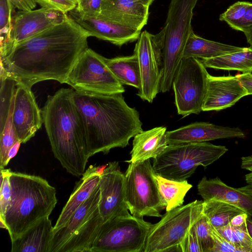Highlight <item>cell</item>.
Instances as JSON below:
<instances>
[{"mask_svg": "<svg viewBox=\"0 0 252 252\" xmlns=\"http://www.w3.org/2000/svg\"><path fill=\"white\" fill-rule=\"evenodd\" d=\"M245 48L203 38L192 31L186 42L183 58L210 59L241 51Z\"/></svg>", "mask_w": 252, "mask_h": 252, "instance_id": "obj_25", "label": "cell"}, {"mask_svg": "<svg viewBox=\"0 0 252 252\" xmlns=\"http://www.w3.org/2000/svg\"><path fill=\"white\" fill-rule=\"evenodd\" d=\"M248 217L246 213L239 214L234 217L229 223L234 226H240L245 223Z\"/></svg>", "mask_w": 252, "mask_h": 252, "instance_id": "obj_48", "label": "cell"}, {"mask_svg": "<svg viewBox=\"0 0 252 252\" xmlns=\"http://www.w3.org/2000/svg\"><path fill=\"white\" fill-rule=\"evenodd\" d=\"M16 83L11 78H0V129L6 119Z\"/></svg>", "mask_w": 252, "mask_h": 252, "instance_id": "obj_34", "label": "cell"}, {"mask_svg": "<svg viewBox=\"0 0 252 252\" xmlns=\"http://www.w3.org/2000/svg\"><path fill=\"white\" fill-rule=\"evenodd\" d=\"M198 193L204 200L214 198L234 205L252 217V196L228 186L218 177H204L197 185Z\"/></svg>", "mask_w": 252, "mask_h": 252, "instance_id": "obj_20", "label": "cell"}, {"mask_svg": "<svg viewBox=\"0 0 252 252\" xmlns=\"http://www.w3.org/2000/svg\"><path fill=\"white\" fill-rule=\"evenodd\" d=\"M138 0V1L143 3V4L150 6V5L153 3V2L154 0Z\"/></svg>", "mask_w": 252, "mask_h": 252, "instance_id": "obj_51", "label": "cell"}, {"mask_svg": "<svg viewBox=\"0 0 252 252\" xmlns=\"http://www.w3.org/2000/svg\"><path fill=\"white\" fill-rule=\"evenodd\" d=\"M106 165L107 164L98 166L91 165L85 171L84 173L82 175V178H87L95 175L100 176L102 174Z\"/></svg>", "mask_w": 252, "mask_h": 252, "instance_id": "obj_46", "label": "cell"}, {"mask_svg": "<svg viewBox=\"0 0 252 252\" xmlns=\"http://www.w3.org/2000/svg\"><path fill=\"white\" fill-rule=\"evenodd\" d=\"M100 176L95 175L87 178H81L76 183L53 227V233L64 226L75 210L90 197L98 186Z\"/></svg>", "mask_w": 252, "mask_h": 252, "instance_id": "obj_26", "label": "cell"}, {"mask_svg": "<svg viewBox=\"0 0 252 252\" xmlns=\"http://www.w3.org/2000/svg\"><path fill=\"white\" fill-rule=\"evenodd\" d=\"M152 224L132 215L103 224L92 252H143Z\"/></svg>", "mask_w": 252, "mask_h": 252, "instance_id": "obj_9", "label": "cell"}, {"mask_svg": "<svg viewBox=\"0 0 252 252\" xmlns=\"http://www.w3.org/2000/svg\"><path fill=\"white\" fill-rule=\"evenodd\" d=\"M139 65L141 87L137 95L144 101H153L160 92L163 62L159 33L154 35L146 31L141 32L135 46Z\"/></svg>", "mask_w": 252, "mask_h": 252, "instance_id": "obj_12", "label": "cell"}, {"mask_svg": "<svg viewBox=\"0 0 252 252\" xmlns=\"http://www.w3.org/2000/svg\"><path fill=\"white\" fill-rule=\"evenodd\" d=\"M73 91L62 88L48 95L41 111L54 157L67 172L79 177L84 173L89 157Z\"/></svg>", "mask_w": 252, "mask_h": 252, "instance_id": "obj_3", "label": "cell"}, {"mask_svg": "<svg viewBox=\"0 0 252 252\" xmlns=\"http://www.w3.org/2000/svg\"><path fill=\"white\" fill-rule=\"evenodd\" d=\"M246 228L250 237L252 239V220L251 217H248L246 220Z\"/></svg>", "mask_w": 252, "mask_h": 252, "instance_id": "obj_50", "label": "cell"}, {"mask_svg": "<svg viewBox=\"0 0 252 252\" xmlns=\"http://www.w3.org/2000/svg\"><path fill=\"white\" fill-rule=\"evenodd\" d=\"M194 226L203 252H211L214 246L212 225L202 211L196 219Z\"/></svg>", "mask_w": 252, "mask_h": 252, "instance_id": "obj_33", "label": "cell"}, {"mask_svg": "<svg viewBox=\"0 0 252 252\" xmlns=\"http://www.w3.org/2000/svg\"><path fill=\"white\" fill-rule=\"evenodd\" d=\"M206 67L215 69L237 70L243 73L252 72V46L233 53L216 58L201 59Z\"/></svg>", "mask_w": 252, "mask_h": 252, "instance_id": "obj_28", "label": "cell"}, {"mask_svg": "<svg viewBox=\"0 0 252 252\" xmlns=\"http://www.w3.org/2000/svg\"><path fill=\"white\" fill-rule=\"evenodd\" d=\"M21 143L19 140H18L9 149L4 162V167L8 165L10 160L17 155Z\"/></svg>", "mask_w": 252, "mask_h": 252, "instance_id": "obj_47", "label": "cell"}, {"mask_svg": "<svg viewBox=\"0 0 252 252\" xmlns=\"http://www.w3.org/2000/svg\"><path fill=\"white\" fill-rule=\"evenodd\" d=\"M0 169V219H3L11 198V190L9 181L11 170Z\"/></svg>", "mask_w": 252, "mask_h": 252, "instance_id": "obj_37", "label": "cell"}, {"mask_svg": "<svg viewBox=\"0 0 252 252\" xmlns=\"http://www.w3.org/2000/svg\"><path fill=\"white\" fill-rule=\"evenodd\" d=\"M79 0H77V2H78V1Z\"/></svg>", "mask_w": 252, "mask_h": 252, "instance_id": "obj_54", "label": "cell"}, {"mask_svg": "<svg viewBox=\"0 0 252 252\" xmlns=\"http://www.w3.org/2000/svg\"><path fill=\"white\" fill-rule=\"evenodd\" d=\"M12 118L17 138L22 143L33 137L43 123L41 110L31 88L20 83H16Z\"/></svg>", "mask_w": 252, "mask_h": 252, "instance_id": "obj_15", "label": "cell"}, {"mask_svg": "<svg viewBox=\"0 0 252 252\" xmlns=\"http://www.w3.org/2000/svg\"><path fill=\"white\" fill-rule=\"evenodd\" d=\"M201 60L183 58L172 87L178 114L183 117L202 111L209 73Z\"/></svg>", "mask_w": 252, "mask_h": 252, "instance_id": "obj_11", "label": "cell"}, {"mask_svg": "<svg viewBox=\"0 0 252 252\" xmlns=\"http://www.w3.org/2000/svg\"><path fill=\"white\" fill-rule=\"evenodd\" d=\"M194 223L189 230L181 246L182 252H203Z\"/></svg>", "mask_w": 252, "mask_h": 252, "instance_id": "obj_41", "label": "cell"}, {"mask_svg": "<svg viewBox=\"0 0 252 252\" xmlns=\"http://www.w3.org/2000/svg\"><path fill=\"white\" fill-rule=\"evenodd\" d=\"M14 8L20 11H30L34 9L36 2L34 0H9Z\"/></svg>", "mask_w": 252, "mask_h": 252, "instance_id": "obj_44", "label": "cell"}, {"mask_svg": "<svg viewBox=\"0 0 252 252\" xmlns=\"http://www.w3.org/2000/svg\"><path fill=\"white\" fill-rule=\"evenodd\" d=\"M228 149L209 142H194L168 145L154 158L155 174L165 178L184 181L189 178L198 166L204 167L217 161Z\"/></svg>", "mask_w": 252, "mask_h": 252, "instance_id": "obj_6", "label": "cell"}, {"mask_svg": "<svg viewBox=\"0 0 252 252\" xmlns=\"http://www.w3.org/2000/svg\"><path fill=\"white\" fill-rule=\"evenodd\" d=\"M100 198L98 205L104 223L130 215L126 202L125 174L117 161L109 162L100 176Z\"/></svg>", "mask_w": 252, "mask_h": 252, "instance_id": "obj_13", "label": "cell"}, {"mask_svg": "<svg viewBox=\"0 0 252 252\" xmlns=\"http://www.w3.org/2000/svg\"><path fill=\"white\" fill-rule=\"evenodd\" d=\"M241 167L250 172L245 176L247 185L238 189L243 192L252 196V155L241 158Z\"/></svg>", "mask_w": 252, "mask_h": 252, "instance_id": "obj_42", "label": "cell"}, {"mask_svg": "<svg viewBox=\"0 0 252 252\" xmlns=\"http://www.w3.org/2000/svg\"><path fill=\"white\" fill-rule=\"evenodd\" d=\"M252 27V3L249 2L245 15L235 30L244 32Z\"/></svg>", "mask_w": 252, "mask_h": 252, "instance_id": "obj_43", "label": "cell"}, {"mask_svg": "<svg viewBox=\"0 0 252 252\" xmlns=\"http://www.w3.org/2000/svg\"><path fill=\"white\" fill-rule=\"evenodd\" d=\"M90 33L70 16L61 23L0 50V78L32 88L42 81L65 83Z\"/></svg>", "mask_w": 252, "mask_h": 252, "instance_id": "obj_1", "label": "cell"}, {"mask_svg": "<svg viewBox=\"0 0 252 252\" xmlns=\"http://www.w3.org/2000/svg\"><path fill=\"white\" fill-rule=\"evenodd\" d=\"M53 227L46 217L11 241V252H49Z\"/></svg>", "mask_w": 252, "mask_h": 252, "instance_id": "obj_23", "label": "cell"}, {"mask_svg": "<svg viewBox=\"0 0 252 252\" xmlns=\"http://www.w3.org/2000/svg\"><path fill=\"white\" fill-rule=\"evenodd\" d=\"M106 63L113 74L123 85L137 89L141 87V76L137 57L131 56L105 58Z\"/></svg>", "mask_w": 252, "mask_h": 252, "instance_id": "obj_27", "label": "cell"}, {"mask_svg": "<svg viewBox=\"0 0 252 252\" xmlns=\"http://www.w3.org/2000/svg\"><path fill=\"white\" fill-rule=\"evenodd\" d=\"M75 104L83 122L89 158L125 148L143 131L138 112L130 107L122 94H104L73 91Z\"/></svg>", "mask_w": 252, "mask_h": 252, "instance_id": "obj_2", "label": "cell"}, {"mask_svg": "<svg viewBox=\"0 0 252 252\" xmlns=\"http://www.w3.org/2000/svg\"><path fill=\"white\" fill-rule=\"evenodd\" d=\"M239 127L219 126L206 122H195L175 130L166 131L168 145L204 142L219 139L244 138Z\"/></svg>", "mask_w": 252, "mask_h": 252, "instance_id": "obj_17", "label": "cell"}, {"mask_svg": "<svg viewBox=\"0 0 252 252\" xmlns=\"http://www.w3.org/2000/svg\"><path fill=\"white\" fill-rule=\"evenodd\" d=\"M216 229L223 237L237 246L252 252V239L248 234L246 222L240 226H234L229 223Z\"/></svg>", "mask_w": 252, "mask_h": 252, "instance_id": "obj_32", "label": "cell"}, {"mask_svg": "<svg viewBox=\"0 0 252 252\" xmlns=\"http://www.w3.org/2000/svg\"><path fill=\"white\" fill-rule=\"evenodd\" d=\"M242 86L246 89L248 94H252V74L245 73L237 75Z\"/></svg>", "mask_w": 252, "mask_h": 252, "instance_id": "obj_45", "label": "cell"}, {"mask_svg": "<svg viewBox=\"0 0 252 252\" xmlns=\"http://www.w3.org/2000/svg\"><path fill=\"white\" fill-rule=\"evenodd\" d=\"M67 14L56 9L43 8L19 11L13 17L7 40L0 43V50L31 38L63 22Z\"/></svg>", "mask_w": 252, "mask_h": 252, "instance_id": "obj_14", "label": "cell"}, {"mask_svg": "<svg viewBox=\"0 0 252 252\" xmlns=\"http://www.w3.org/2000/svg\"><path fill=\"white\" fill-rule=\"evenodd\" d=\"M155 178L160 193L166 203V211L182 206L187 193L192 186L187 180H173L156 174Z\"/></svg>", "mask_w": 252, "mask_h": 252, "instance_id": "obj_29", "label": "cell"}, {"mask_svg": "<svg viewBox=\"0 0 252 252\" xmlns=\"http://www.w3.org/2000/svg\"><path fill=\"white\" fill-rule=\"evenodd\" d=\"M203 212L216 228L227 225L234 217L245 213L237 206L214 198L203 200Z\"/></svg>", "mask_w": 252, "mask_h": 252, "instance_id": "obj_30", "label": "cell"}, {"mask_svg": "<svg viewBox=\"0 0 252 252\" xmlns=\"http://www.w3.org/2000/svg\"><path fill=\"white\" fill-rule=\"evenodd\" d=\"M0 227L1 228H4L6 229V226L4 222V221L2 220H0Z\"/></svg>", "mask_w": 252, "mask_h": 252, "instance_id": "obj_52", "label": "cell"}, {"mask_svg": "<svg viewBox=\"0 0 252 252\" xmlns=\"http://www.w3.org/2000/svg\"><path fill=\"white\" fill-rule=\"evenodd\" d=\"M11 198L4 221L11 241L49 217L57 203L56 189L45 179L10 171Z\"/></svg>", "mask_w": 252, "mask_h": 252, "instance_id": "obj_4", "label": "cell"}, {"mask_svg": "<svg viewBox=\"0 0 252 252\" xmlns=\"http://www.w3.org/2000/svg\"><path fill=\"white\" fill-rule=\"evenodd\" d=\"M248 95L237 75L214 76L209 74L202 111H220L230 107Z\"/></svg>", "mask_w": 252, "mask_h": 252, "instance_id": "obj_16", "label": "cell"}, {"mask_svg": "<svg viewBox=\"0 0 252 252\" xmlns=\"http://www.w3.org/2000/svg\"><path fill=\"white\" fill-rule=\"evenodd\" d=\"M199 0H171L165 25L158 32L161 47L163 75L160 92H169L183 59L185 47L192 31L193 9Z\"/></svg>", "mask_w": 252, "mask_h": 252, "instance_id": "obj_5", "label": "cell"}, {"mask_svg": "<svg viewBox=\"0 0 252 252\" xmlns=\"http://www.w3.org/2000/svg\"><path fill=\"white\" fill-rule=\"evenodd\" d=\"M249 2L237 1L221 14L219 19L225 22L231 28L235 29L243 18Z\"/></svg>", "mask_w": 252, "mask_h": 252, "instance_id": "obj_36", "label": "cell"}, {"mask_svg": "<svg viewBox=\"0 0 252 252\" xmlns=\"http://www.w3.org/2000/svg\"><path fill=\"white\" fill-rule=\"evenodd\" d=\"M149 6L136 0H102L98 16L139 31L147 24Z\"/></svg>", "mask_w": 252, "mask_h": 252, "instance_id": "obj_19", "label": "cell"}, {"mask_svg": "<svg viewBox=\"0 0 252 252\" xmlns=\"http://www.w3.org/2000/svg\"><path fill=\"white\" fill-rule=\"evenodd\" d=\"M166 132L165 127L158 126L137 133L133 140L130 159L126 162H141L157 158L168 146Z\"/></svg>", "mask_w": 252, "mask_h": 252, "instance_id": "obj_22", "label": "cell"}, {"mask_svg": "<svg viewBox=\"0 0 252 252\" xmlns=\"http://www.w3.org/2000/svg\"><path fill=\"white\" fill-rule=\"evenodd\" d=\"M41 7L56 9L65 14L75 9L77 0H34Z\"/></svg>", "mask_w": 252, "mask_h": 252, "instance_id": "obj_39", "label": "cell"}, {"mask_svg": "<svg viewBox=\"0 0 252 252\" xmlns=\"http://www.w3.org/2000/svg\"><path fill=\"white\" fill-rule=\"evenodd\" d=\"M203 203V201L196 200L166 211L150 229L143 252H182L181 246L202 211Z\"/></svg>", "mask_w": 252, "mask_h": 252, "instance_id": "obj_8", "label": "cell"}, {"mask_svg": "<svg viewBox=\"0 0 252 252\" xmlns=\"http://www.w3.org/2000/svg\"><path fill=\"white\" fill-rule=\"evenodd\" d=\"M103 223L97 207L87 221L60 248L58 252H92Z\"/></svg>", "mask_w": 252, "mask_h": 252, "instance_id": "obj_24", "label": "cell"}, {"mask_svg": "<svg viewBox=\"0 0 252 252\" xmlns=\"http://www.w3.org/2000/svg\"><path fill=\"white\" fill-rule=\"evenodd\" d=\"M69 15L91 36L120 47L137 40L141 33L140 31L113 23L99 16L81 15L75 9L69 12Z\"/></svg>", "mask_w": 252, "mask_h": 252, "instance_id": "obj_18", "label": "cell"}, {"mask_svg": "<svg viewBox=\"0 0 252 252\" xmlns=\"http://www.w3.org/2000/svg\"><path fill=\"white\" fill-rule=\"evenodd\" d=\"M102 0H79L75 10L81 15L97 16L101 12Z\"/></svg>", "mask_w": 252, "mask_h": 252, "instance_id": "obj_40", "label": "cell"}, {"mask_svg": "<svg viewBox=\"0 0 252 252\" xmlns=\"http://www.w3.org/2000/svg\"><path fill=\"white\" fill-rule=\"evenodd\" d=\"M211 233L214 241L211 252H248L245 249L238 247L228 240L212 226Z\"/></svg>", "mask_w": 252, "mask_h": 252, "instance_id": "obj_38", "label": "cell"}, {"mask_svg": "<svg viewBox=\"0 0 252 252\" xmlns=\"http://www.w3.org/2000/svg\"><path fill=\"white\" fill-rule=\"evenodd\" d=\"M9 0H0V43L8 39L12 29L14 9Z\"/></svg>", "mask_w": 252, "mask_h": 252, "instance_id": "obj_35", "label": "cell"}, {"mask_svg": "<svg viewBox=\"0 0 252 252\" xmlns=\"http://www.w3.org/2000/svg\"><path fill=\"white\" fill-rule=\"evenodd\" d=\"M65 83L75 91L95 94H114L125 92L107 66L105 58L89 48L78 57Z\"/></svg>", "mask_w": 252, "mask_h": 252, "instance_id": "obj_10", "label": "cell"}, {"mask_svg": "<svg viewBox=\"0 0 252 252\" xmlns=\"http://www.w3.org/2000/svg\"><path fill=\"white\" fill-rule=\"evenodd\" d=\"M251 251H252V247H251Z\"/></svg>", "mask_w": 252, "mask_h": 252, "instance_id": "obj_53", "label": "cell"}, {"mask_svg": "<svg viewBox=\"0 0 252 252\" xmlns=\"http://www.w3.org/2000/svg\"><path fill=\"white\" fill-rule=\"evenodd\" d=\"M243 32L246 37L248 43L252 46V27L246 30Z\"/></svg>", "mask_w": 252, "mask_h": 252, "instance_id": "obj_49", "label": "cell"}, {"mask_svg": "<svg viewBox=\"0 0 252 252\" xmlns=\"http://www.w3.org/2000/svg\"><path fill=\"white\" fill-rule=\"evenodd\" d=\"M15 88L11 100L5 122L2 129L0 130V169L4 168V164L7 152L9 149L18 140L12 118L15 100Z\"/></svg>", "mask_w": 252, "mask_h": 252, "instance_id": "obj_31", "label": "cell"}, {"mask_svg": "<svg viewBox=\"0 0 252 252\" xmlns=\"http://www.w3.org/2000/svg\"><path fill=\"white\" fill-rule=\"evenodd\" d=\"M125 194L127 209L133 216L161 217L166 203L150 159L129 163L125 174Z\"/></svg>", "mask_w": 252, "mask_h": 252, "instance_id": "obj_7", "label": "cell"}, {"mask_svg": "<svg viewBox=\"0 0 252 252\" xmlns=\"http://www.w3.org/2000/svg\"><path fill=\"white\" fill-rule=\"evenodd\" d=\"M100 198L99 185L90 197L73 213L65 225L53 233L49 252H58L72 234L91 217L98 207Z\"/></svg>", "mask_w": 252, "mask_h": 252, "instance_id": "obj_21", "label": "cell"}]
</instances>
